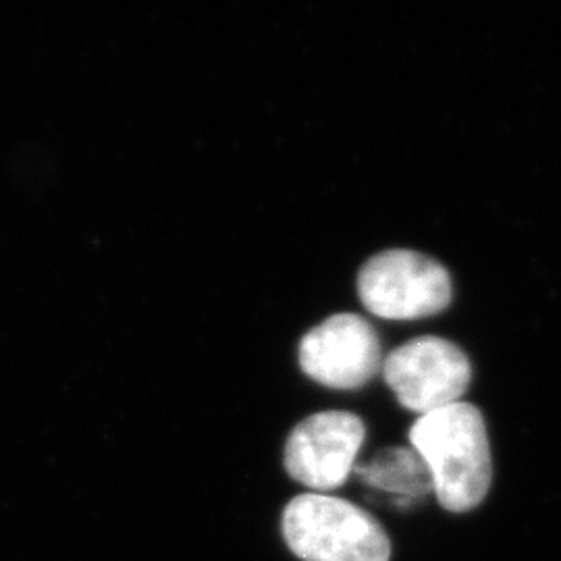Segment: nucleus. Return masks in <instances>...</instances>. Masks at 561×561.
<instances>
[{
    "label": "nucleus",
    "instance_id": "1",
    "mask_svg": "<svg viewBox=\"0 0 561 561\" xmlns=\"http://www.w3.org/2000/svg\"><path fill=\"white\" fill-rule=\"evenodd\" d=\"M412 449L426 463L443 510L479 507L493 482V460L481 410L458 401L424 414L410 428Z\"/></svg>",
    "mask_w": 561,
    "mask_h": 561
},
{
    "label": "nucleus",
    "instance_id": "2",
    "mask_svg": "<svg viewBox=\"0 0 561 561\" xmlns=\"http://www.w3.org/2000/svg\"><path fill=\"white\" fill-rule=\"evenodd\" d=\"M283 539L304 561H389L391 541L373 514L341 497L301 493L285 505Z\"/></svg>",
    "mask_w": 561,
    "mask_h": 561
},
{
    "label": "nucleus",
    "instance_id": "3",
    "mask_svg": "<svg viewBox=\"0 0 561 561\" xmlns=\"http://www.w3.org/2000/svg\"><path fill=\"white\" fill-rule=\"evenodd\" d=\"M358 296L379 319L416 321L443 312L454 285L442 262L414 250H385L362 266Z\"/></svg>",
    "mask_w": 561,
    "mask_h": 561
},
{
    "label": "nucleus",
    "instance_id": "4",
    "mask_svg": "<svg viewBox=\"0 0 561 561\" xmlns=\"http://www.w3.org/2000/svg\"><path fill=\"white\" fill-rule=\"evenodd\" d=\"M382 377L396 400L414 414H431L466 396L472 366L458 343L424 335L396 347L382 360Z\"/></svg>",
    "mask_w": 561,
    "mask_h": 561
},
{
    "label": "nucleus",
    "instance_id": "5",
    "mask_svg": "<svg viewBox=\"0 0 561 561\" xmlns=\"http://www.w3.org/2000/svg\"><path fill=\"white\" fill-rule=\"evenodd\" d=\"M364 439L366 426L352 412L312 414L296 424L285 442V470L312 493L324 495L350 479Z\"/></svg>",
    "mask_w": 561,
    "mask_h": 561
},
{
    "label": "nucleus",
    "instance_id": "6",
    "mask_svg": "<svg viewBox=\"0 0 561 561\" xmlns=\"http://www.w3.org/2000/svg\"><path fill=\"white\" fill-rule=\"evenodd\" d=\"M301 373L331 389H360L382 368L381 340L360 314H333L310 329L298 350Z\"/></svg>",
    "mask_w": 561,
    "mask_h": 561
},
{
    "label": "nucleus",
    "instance_id": "7",
    "mask_svg": "<svg viewBox=\"0 0 561 561\" xmlns=\"http://www.w3.org/2000/svg\"><path fill=\"white\" fill-rule=\"evenodd\" d=\"M358 472L370 484L400 495L414 497L433 491L431 472L414 449L389 447L368 463H362Z\"/></svg>",
    "mask_w": 561,
    "mask_h": 561
}]
</instances>
